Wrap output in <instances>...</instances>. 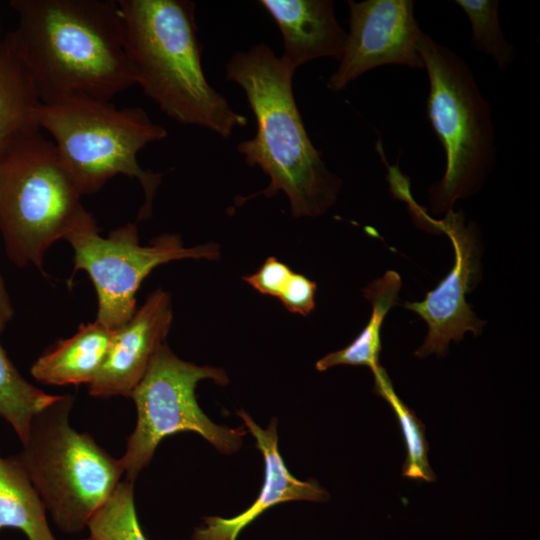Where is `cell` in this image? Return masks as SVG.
<instances>
[{"label": "cell", "instance_id": "cell-18", "mask_svg": "<svg viewBox=\"0 0 540 540\" xmlns=\"http://www.w3.org/2000/svg\"><path fill=\"white\" fill-rule=\"evenodd\" d=\"M41 99L35 83L9 42L0 40V149L18 133L38 128Z\"/></svg>", "mask_w": 540, "mask_h": 540}, {"label": "cell", "instance_id": "cell-1", "mask_svg": "<svg viewBox=\"0 0 540 540\" xmlns=\"http://www.w3.org/2000/svg\"><path fill=\"white\" fill-rule=\"evenodd\" d=\"M5 38L42 103L69 96L109 101L136 84L115 0H12Z\"/></svg>", "mask_w": 540, "mask_h": 540}, {"label": "cell", "instance_id": "cell-4", "mask_svg": "<svg viewBox=\"0 0 540 540\" xmlns=\"http://www.w3.org/2000/svg\"><path fill=\"white\" fill-rule=\"evenodd\" d=\"M35 124L54 139L60 157L82 195L94 193L116 175L138 180L145 194L139 219L151 214L161 173L143 169L137 155L167 136L140 107L117 108L109 101L69 96L42 103Z\"/></svg>", "mask_w": 540, "mask_h": 540}, {"label": "cell", "instance_id": "cell-12", "mask_svg": "<svg viewBox=\"0 0 540 540\" xmlns=\"http://www.w3.org/2000/svg\"><path fill=\"white\" fill-rule=\"evenodd\" d=\"M172 320L170 295L154 291L127 323L114 330L104 362L88 385L89 394L130 397L164 344Z\"/></svg>", "mask_w": 540, "mask_h": 540}, {"label": "cell", "instance_id": "cell-2", "mask_svg": "<svg viewBox=\"0 0 540 540\" xmlns=\"http://www.w3.org/2000/svg\"><path fill=\"white\" fill-rule=\"evenodd\" d=\"M294 73L265 43L236 51L226 63V79L243 89L256 119L255 136L237 151L268 175L260 193L271 198L283 191L294 217H317L334 204L342 181L307 134L293 95Z\"/></svg>", "mask_w": 540, "mask_h": 540}, {"label": "cell", "instance_id": "cell-13", "mask_svg": "<svg viewBox=\"0 0 540 540\" xmlns=\"http://www.w3.org/2000/svg\"><path fill=\"white\" fill-rule=\"evenodd\" d=\"M237 414L263 455L264 484L256 500L246 510L231 518H203L190 540H237L241 531L268 508L288 501L325 502L329 499V493L316 480L300 481L289 472L279 452L275 418L263 429L245 411L239 410Z\"/></svg>", "mask_w": 540, "mask_h": 540}, {"label": "cell", "instance_id": "cell-10", "mask_svg": "<svg viewBox=\"0 0 540 540\" xmlns=\"http://www.w3.org/2000/svg\"><path fill=\"white\" fill-rule=\"evenodd\" d=\"M349 31L345 49L326 82L340 92L366 72L383 65L424 69L418 50L421 33L412 0L347 1Z\"/></svg>", "mask_w": 540, "mask_h": 540}, {"label": "cell", "instance_id": "cell-20", "mask_svg": "<svg viewBox=\"0 0 540 540\" xmlns=\"http://www.w3.org/2000/svg\"><path fill=\"white\" fill-rule=\"evenodd\" d=\"M374 392L382 397L393 410L401 428L406 445V459L402 467V476L425 482L435 481V474L428 462V444L425 438V426L395 393L385 369L380 366L372 372Z\"/></svg>", "mask_w": 540, "mask_h": 540}, {"label": "cell", "instance_id": "cell-16", "mask_svg": "<svg viewBox=\"0 0 540 540\" xmlns=\"http://www.w3.org/2000/svg\"><path fill=\"white\" fill-rule=\"evenodd\" d=\"M21 530L28 540H56L46 509L18 455H0V530Z\"/></svg>", "mask_w": 540, "mask_h": 540}, {"label": "cell", "instance_id": "cell-8", "mask_svg": "<svg viewBox=\"0 0 540 540\" xmlns=\"http://www.w3.org/2000/svg\"><path fill=\"white\" fill-rule=\"evenodd\" d=\"M203 379L219 385L229 382L221 368L184 361L165 343L158 349L130 396L137 421L120 458L126 480L134 482L150 463L159 443L176 433H197L227 455L240 449L246 428L217 425L199 407L195 389Z\"/></svg>", "mask_w": 540, "mask_h": 540}, {"label": "cell", "instance_id": "cell-22", "mask_svg": "<svg viewBox=\"0 0 540 540\" xmlns=\"http://www.w3.org/2000/svg\"><path fill=\"white\" fill-rule=\"evenodd\" d=\"M468 17L472 46L490 56L499 70L506 69L516 58L514 46L507 41L499 21L498 0H456Z\"/></svg>", "mask_w": 540, "mask_h": 540}, {"label": "cell", "instance_id": "cell-9", "mask_svg": "<svg viewBox=\"0 0 540 540\" xmlns=\"http://www.w3.org/2000/svg\"><path fill=\"white\" fill-rule=\"evenodd\" d=\"M64 239L74 249V271L70 279L78 270L89 275L98 297L96 321L111 330L121 327L135 314V295L157 266L185 258L215 260L220 256L216 244L188 248L174 234L160 235L142 246L137 227L132 223L102 237L89 212Z\"/></svg>", "mask_w": 540, "mask_h": 540}, {"label": "cell", "instance_id": "cell-19", "mask_svg": "<svg viewBox=\"0 0 540 540\" xmlns=\"http://www.w3.org/2000/svg\"><path fill=\"white\" fill-rule=\"evenodd\" d=\"M7 322L0 315V333ZM59 396L48 394L26 381L0 344V417L13 428L21 443L28 435L33 418Z\"/></svg>", "mask_w": 540, "mask_h": 540}, {"label": "cell", "instance_id": "cell-14", "mask_svg": "<svg viewBox=\"0 0 540 540\" xmlns=\"http://www.w3.org/2000/svg\"><path fill=\"white\" fill-rule=\"evenodd\" d=\"M283 38L281 60L293 70L322 57L340 60L347 32L339 25L332 0H261Z\"/></svg>", "mask_w": 540, "mask_h": 540}, {"label": "cell", "instance_id": "cell-26", "mask_svg": "<svg viewBox=\"0 0 540 540\" xmlns=\"http://www.w3.org/2000/svg\"><path fill=\"white\" fill-rule=\"evenodd\" d=\"M81 540H93V539H91V538L89 537V538H86V539H81Z\"/></svg>", "mask_w": 540, "mask_h": 540}, {"label": "cell", "instance_id": "cell-23", "mask_svg": "<svg viewBox=\"0 0 540 540\" xmlns=\"http://www.w3.org/2000/svg\"><path fill=\"white\" fill-rule=\"evenodd\" d=\"M292 273L289 266L269 257L256 273L243 279L261 294L278 298Z\"/></svg>", "mask_w": 540, "mask_h": 540}, {"label": "cell", "instance_id": "cell-3", "mask_svg": "<svg viewBox=\"0 0 540 540\" xmlns=\"http://www.w3.org/2000/svg\"><path fill=\"white\" fill-rule=\"evenodd\" d=\"M117 2L136 84L168 117L224 138L247 124L206 80L193 2Z\"/></svg>", "mask_w": 540, "mask_h": 540}, {"label": "cell", "instance_id": "cell-17", "mask_svg": "<svg viewBox=\"0 0 540 540\" xmlns=\"http://www.w3.org/2000/svg\"><path fill=\"white\" fill-rule=\"evenodd\" d=\"M401 278L389 270L382 277L369 283L363 293L372 305L371 317L360 334L345 348L331 352L316 363L318 371L338 365L366 366L375 371L381 365V327L389 310L398 304Z\"/></svg>", "mask_w": 540, "mask_h": 540}, {"label": "cell", "instance_id": "cell-25", "mask_svg": "<svg viewBox=\"0 0 540 540\" xmlns=\"http://www.w3.org/2000/svg\"><path fill=\"white\" fill-rule=\"evenodd\" d=\"M0 315L9 321L13 316V308L0 275Z\"/></svg>", "mask_w": 540, "mask_h": 540}, {"label": "cell", "instance_id": "cell-7", "mask_svg": "<svg viewBox=\"0 0 540 540\" xmlns=\"http://www.w3.org/2000/svg\"><path fill=\"white\" fill-rule=\"evenodd\" d=\"M74 398L60 395L32 420L18 454L59 530L78 533L122 481L124 468L88 433L70 425Z\"/></svg>", "mask_w": 540, "mask_h": 540}, {"label": "cell", "instance_id": "cell-6", "mask_svg": "<svg viewBox=\"0 0 540 540\" xmlns=\"http://www.w3.org/2000/svg\"><path fill=\"white\" fill-rule=\"evenodd\" d=\"M81 196L39 128L11 138L0 149V232L11 261L42 271L46 250L87 215Z\"/></svg>", "mask_w": 540, "mask_h": 540}, {"label": "cell", "instance_id": "cell-5", "mask_svg": "<svg viewBox=\"0 0 540 540\" xmlns=\"http://www.w3.org/2000/svg\"><path fill=\"white\" fill-rule=\"evenodd\" d=\"M418 50L429 81L426 115L446 157L441 180L429 189L435 213L475 194L496 165V130L488 100L457 53L421 31Z\"/></svg>", "mask_w": 540, "mask_h": 540}, {"label": "cell", "instance_id": "cell-15", "mask_svg": "<svg viewBox=\"0 0 540 540\" xmlns=\"http://www.w3.org/2000/svg\"><path fill=\"white\" fill-rule=\"evenodd\" d=\"M113 333L97 321L82 324L72 337L41 355L31 366V375L47 385H89L104 362Z\"/></svg>", "mask_w": 540, "mask_h": 540}, {"label": "cell", "instance_id": "cell-21", "mask_svg": "<svg viewBox=\"0 0 540 540\" xmlns=\"http://www.w3.org/2000/svg\"><path fill=\"white\" fill-rule=\"evenodd\" d=\"M87 528L93 540H147L136 514L133 482L122 480Z\"/></svg>", "mask_w": 540, "mask_h": 540}, {"label": "cell", "instance_id": "cell-24", "mask_svg": "<svg viewBox=\"0 0 540 540\" xmlns=\"http://www.w3.org/2000/svg\"><path fill=\"white\" fill-rule=\"evenodd\" d=\"M315 291V282L293 272L278 298L290 312L306 316L315 307Z\"/></svg>", "mask_w": 540, "mask_h": 540}, {"label": "cell", "instance_id": "cell-11", "mask_svg": "<svg viewBox=\"0 0 540 540\" xmlns=\"http://www.w3.org/2000/svg\"><path fill=\"white\" fill-rule=\"evenodd\" d=\"M433 224L449 236L455 262L449 274L422 301L403 305L428 325L424 342L415 352L419 358L432 353L443 357L451 341H461L468 331L477 336L485 325L466 301V295L473 291L481 277L480 240L474 224L466 226L463 214L453 211Z\"/></svg>", "mask_w": 540, "mask_h": 540}]
</instances>
